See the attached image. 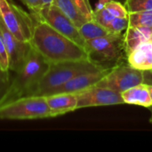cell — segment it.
Segmentation results:
<instances>
[{
  "instance_id": "obj_1",
  "label": "cell",
  "mask_w": 152,
  "mask_h": 152,
  "mask_svg": "<svg viewBox=\"0 0 152 152\" xmlns=\"http://www.w3.org/2000/svg\"><path fill=\"white\" fill-rule=\"evenodd\" d=\"M29 43L32 48L38 52L50 64L88 60L85 48L45 21L36 20Z\"/></svg>"
},
{
  "instance_id": "obj_2",
  "label": "cell",
  "mask_w": 152,
  "mask_h": 152,
  "mask_svg": "<svg viewBox=\"0 0 152 152\" xmlns=\"http://www.w3.org/2000/svg\"><path fill=\"white\" fill-rule=\"evenodd\" d=\"M50 63L34 48L31 49L23 65L14 72L8 91L0 102V107L17 99L34 96Z\"/></svg>"
},
{
  "instance_id": "obj_3",
  "label": "cell",
  "mask_w": 152,
  "mask_h": 152,
  "mask_svg": "<svg viewBox=\"0 0 152 152\" xmlns=\"http://www.w3.org/2000/svg\"><path fill=\"white\" fill-rule=\"evenodd\" d=\"M124 33L110 34L87 40L86 51L88 61L102 70H110L126 62Z\"/></svg>"
},
{
  "instance_id": "obj_4",
  "label": "cell",
  "mask_w": 152,
  "mask_h": 152,
  "mask_svg": "<svg viewBox=\"0 0 152 152\" xmlns=\"http://www.w3.org/2000/svg\"><path fill=\"white\" fill-rule=\"evenodd\" d=\"M99 69L88 60L77 61H64L50 64L45 77L40 82L35 95L47 96L61 86L64 85L73 77L87 72L98 71Z\"/></svg>"
},
{
  "instance_id": "obj_5",
  "label": "cell",
  "mask_w": 152,
  "mask_h": 152,
  "mask_svg": "<svg viewBox=\"0 0 152 152\" xmlns=\"http://www.w3.org/2000/svg\"><path fill=\"white\" fill-rule=\"evenodd\" d=\"M51 117L45 96H26L0 107V119H42Z\"/></svg>"
},
{
  "instance_id": "obj_6",
  "label": "cell",
  "mask_w": 152,
  "mask_h": 152,
  "mask_svg": "<svg viewBox=\"0 0 152 152\" xmlns=\"http://www.w3.org/2000/svg\"><path fill=\"white\" fill-rule=\"evenodd\" d=\"M0 16L17 39L22 42L30 41L36 24L31 13L26 12L11 0H0Z\"/></svg>"
},
{
  "instance_id": "obj_7",
  "label": "cell",
  "mask_w": 152,
  "mask_h": 152,
  "mask_svg": "<svg viewBox=\"0 0 152 152\" xmlns=\"http://www.w3.org/2000/svg\"><path fill=\"white\" fill-rule=\"evenodd\" d=\"M30 13L36 20L46 22L53 28L86 49V41L82 37L79 28L54 4L43 6L38 12Z\"/></svg>"
},
{
  "instance_id": "obj_8",
  "label": "cell",
  "mask_w": 152,
  "mask_h": 152,
  "mask_svg": "<svg viewBox=\"0 0 152 152\" xmlns=\"http://www.w3.org/2000/svg\"><path fill=\"white\" fill-rule=\"evenodd\" d=\"M142 83H144V72L132 67L126 61L110 69L95 86L123 93Z\"/></svg>"
},
{
  "instance_id": "obj_9",
  "label": "cell",
  "mask_w": 152,
  "mask_h": 152,
  "mask_svg": "<svg viewBox=\"0 0 152 152\" xmlns=\"http://www.w3.org/2000/svg\"><path fill=\"white\" fill-rule=\"evenodd\" d=\"M75 94L77 99V110L88 107L118 105L124 103L121 93L105 87L94 86Z\"/></svg>"
},
{
  "instance_id": "obj_10",
  "label": "cell",
  "mask_w": 152,
  "mask_h": 152,
  "mask_svg": "<svg viewBox=\"0 0 152 152\" xmlns=\"http://www.w3.org/2000/svg\"><path fill=\"white\" fill-rule=\"evenodd\" d=\"M0 30L6 46L9 58V70L16 72L25 62L32 46L29 42L17 39L6 28L0 16Z\"/></svg>"
},
{
  "instance_id": "obj_11",
  "label": "cell",
  "mask_w": 152,
  "mask_h": 152,
  "mask_svg": "<svg viewBox=\"0 0 152 152\" xmlns=\"http://www.w3.org/2000/svg\"><path fill=\"white\" fill-rule=\"evenodd\" d=\"M110 70H98L93 72H87L80 74L72 79L66 82L64 85L58 87L51 94L61 93H77L94 86L99 81H101Z\"/></svg>"
},
{
  "instance_id": "obj_12",
  "label": "cell",
  "mask_w": 152,
  "mask_h": 152,
  "mask_svg": "<svg viewBox=\"0 0 152 152\" xmlns=\"http://www.w3.org/2000/svg\"><path fill=\"white\" fill-rule=\"evenodd\" d=\"M45 97L52 118L59 117L77 110V99L74 93L53 94Z\"/></svg>"
},
{
  "instance_id": "obj_13",
  "label": "cell",
  "mask_w": 152,
  "mask_h": 152,
  "mask_svg": "<svg viewBox=\"0 0 152 152\" xmlns=\"http://www.w3.org/2000/svg\"><path fill=\"white\" fill-rule=\"evenodd\" d=\"M127 62L132 67L142 70H152V40L139 45L128 56Z\"/></svg>"
},
{
  "instance_id": "obj_14",
  "label": "cell",
  "mask_w": 152,
  "mask_h": 152,
  "mask_svg": "<svg viewBox=\"0 0 152 152\" xmlns=\"http://www.w3.org/2000/svg\"><path fill=\"white\" fill-rule=\"evenodd\" d=\"M152 40V28L128 26L124 33L125 49L128 56L139 45Z\"/></svg>"
},
{
  "instance_id": "obj_15",
  "label": "cell",
  "mask_w": 152,
  "mask_h": 152,
  "mask_svg": "<svg viewBox=\"0 0 152 152\" xmlns=\"http://www.w3.org/2000/svg\"><path fill=\"white\" fill-rule=\"evenodd\" d=\"M124 103L150 108L152 106V100L147 87V84L142 83L133 86L121 93Z\"/></svg>"
},
{
  "instance_id": "obj_16",
  "label": "cell",
  "mask_w": 152,
  "mask_h": 152,
  "mask_svg": "<svg viewBox=\"0 0 152 152\" xmlns=\"http://www.w3.org/2000/svg\"><path fill=\"white\" fill-rule=\"evenodd\" d=\"M53 4L57 6L78 28L88 20L72 0H53Z\"/></svg>"
},
{
  "instance_id": "obj_17",
  "label": "cell",
  "mask_w": 152,
  "mask_h": 152,
  "mask_svg": "<svg viewBox=\"0 0 152 152\" xmlns=\"http://www.w3.org/2000/svg\"><path fill=\"white\" fill-rule=\"evenodd\" d=\"M79 31L86 41L111 34L107 28L101 25L95 20H87L79 28Z\"/></svg>"
},
{
  "instance_id": "obj_18",
  "label": "cell",
  "mask_w": 152,
  "mask_h": 152,
  "mask_svg": "<svg viewBox=\"0 0 152 152\" xmlns=\"http://www.w3.org/2000/svg\"><path fill=\"white\" fill-rule=\"evenodd\" d=\"M128 26L152 28V10L128 12Z\"/></svg>"
},
{
  "instance_id": "obj_19",
  "label": "cell",
  "mask_w": 152,
  "mask_h": 152,
  "mask_svg": "<svg viewBox=\"0 0 152 152\" xmlns=\"http://www.w3.org/2000/svg\"><path fill=\"white\" fill-rule=\"evenodd\" d=\"M124 3L128 12L152 10V0H125Z\"/></svg>"
},
{
  "instance_id": "obj_20",
  "label": "cell",
  "mask_w": 152,
  "mask_h": 152,
  "mask_svg": "<svg viewBox=\"0 0 152 152\" xmlns=\"http://www.w3.org/2000/svg\"><path fill=\"white\" fill-rule=\"evenodd\" d=\"M128 24V17H116L110 22L107 28L111 34H123L124 30H126Z\"/></svg>"
},
{
  "instance_id": "obj_21",
  "label": "cell",
  "mask_w": 152,
  "mask_h": 152,
  "mask_svg": "<svg viewBox=\"0 0 152 152\" xmlns=\"http://www.w3.org/2000/svg\"><path fill=\"white\" fill-rule=\"evenodd\" d=\"M105 8L110 12V13L114 17H128V11L126 10L125 4L117 0H110L105 6Z\"/></svg>"
},
{
  "instance_id": "obj_22",
  "label": "cell",
  "mask_w": 152,
  "mask_h": 152,
  "mask_svg": "<svg viewBox=\"0 0 152 152\" xmlns=\"http://www.w3.org/2000/svg\"><path fill=\"white\" fill-rule=\"evenodd\" d=\"M73 3L77 5L81 13L88 20H93L94 19V9L92 8L89 0H72Z\"/></svg>"
},
{
  "instance_id": "obj_23",
  "label": "cell",
  "mask_w": 152,
  "mask_h": 152,
  "mask_svg": "<svg viewBox=\"0 0 152 152\" xmlns=\"http://www.w3.org/2000/svg\"><path fill=\"white\" fill-rule=\"evenodd\" d=\"M10 70H3L0 69V102L5 95L11 85V76Z\"/></svg>"
},
{
  "instance_id": "obj_24",
  "label": "cell",
  "mask_w": 152,
  "mask_h": 152,
  "mask_svg": "<svg viewBox=\"0 0 152 152\" xmlns=\"http://www.w3.org/2000/svg\"><path fill=\"white\" fill-rule=\"evenodd\" d=\"M94 19L105 28L108 27L110 22L114 19V17L110 13V12L104 7L100 11L94 12Z\"/></svg>"
},
{
  "instance_id": "obj_25",
  "label": "cell",
  "mask_w": 152,
  "mask_h": 152,
  "mask_svg": "<svg viewBox=\"0 0 152 152\" xmlns=\"http://www.w3.org/2000/svg\"><path fill=\"white\" fill-rule=\"evenodd\" d=\"M0 69L3 70H9V58L6 46L0 30Z\"/></svg>"
},
{
  "instance_id": "obj_26",
  "label": "cell",
  "mask_w": 152,
  "mask_h": 152,
  "mask_svg": "<svg viewBox=\"0 0 152 152\" xmlns=\"http://www.w3.org/2000/svg\"><path fill=\"white\" fill-rule=\"evenodd\" d=\"M31 12H38L44 6L42 0H20Z\"/></svg>"
},
{
  "instance_id": "obj_27",
  "label": "cell",
  "mask_w": 152,
  "mask_h": 152,
  "mask_svg": "<svg viewBox=\"0 0 152 152\" xmlns=\"http://www.w3.org/2000/svg\"><path fill=\"white\" fill-rule=\"evenodd\" d=\"M110 0H98V3L96 4L95 5V10H94V12H96V11H100L102 9H103L106 4L110 2Z\"/></svg>"
},
{
  "instance_id": "obj_28",
  "label": "cell",
  "mask_w": 152,
  "mask_h": 152,
  "mask_svg": "<svg viewBox=\"0 0 152 152\" xmlns=\"http://www.w3.org/2000/svg\"><path fill=\"white\" fill-rule=\"evenodd\" d=\"M144 72V83L152 85V70H147Z\"/></svg>"
},
{
  "instance_id": "obj_29",
  "label": "cell",
  "mask_w": 152,
  "mask_h": 152,
  "mask_svg": "<svg viewBox=\"0 0 152 152\" xmlns=\"http://www.w3.org/2000/svg\"><path fill=\"white\" fill-rule=\"evenodd\" d=\"M42 2H43L44 6H46V5H51V4H53V0H42Z\"/></svg>"
},
{
  "instance_id": "obj_30",
  "label": "cell",
  "mask_w": 152,
  "mask_h": 152,
  "mask_svg": "<svg viewBox=\"0 0 152 152\" xmlns=\"http://www.w3.org/2000/svg\"><path fill=\"white\" fill-rule=\"evenodd\" d=\"M147 87H148V90H149V93H150V95H151V98L152 100V85L147 84Z\"/></svg>"
},
{
  "instance_id": "obj_31",
  "label": "cell",
  "mask_w": 152,
  "mask_h": 152,
  "mask_svg": "<svg viewBox=\"0 0 152 152\" xmlns=\"http://www.w3.org/2000/svg\"><path fill=\"white\" fill-rule=\"evenodd\" d=\"M150 110V112H151V118H150V122L152 124V106H151L150 108H148Z\"/></svg>"
},
{
  "instance_id": "obj_32",
  "label": "cell",
  "mask_w": 152,
  "mask_h": 152,
  "mask_svg": "<svg viewBox=\"0 0 152 152\" xmlns=\"http://www.w3.org/2000/svg\"><path fill=\"white\" fill-rule=\"evenodd\" d=\"M117 1H120V2H122V3L125 2V0H117Z\"/></svg>"
}]
</instances>
